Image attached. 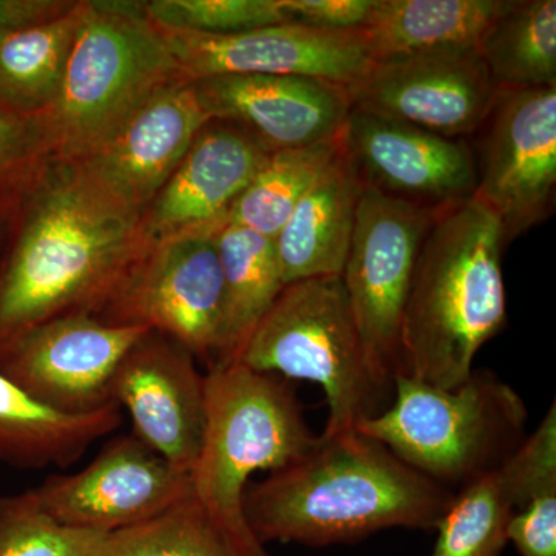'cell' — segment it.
<instances>
[{"label":"cell","instance_id":"6da1fadb","mask_svg":"<svg viewBox=\"0 0 556 556\" xmlns=\"http://www.w3.org/2000/svg\"><path fill=\"white\" fill-rule=\"evenodd\" d=\"M148 244L76 160L49 156L14 197L0 248V354L54 318L97 317Z\"/></svg>","mask_w":556,"mask_h":556},{"label":"cell","instance_id":"7a4b0ae2","mask_svg":"<svg viewBox=\"0 0 556 556\" xmlns=\"http://www.w3.org/2000/svg\"><path fill=\"white\" fill-rule=\"evenodd\" d=\"M452 497V490L417 473L386 445L351 430L318 434L305 456L249 484L243 511L265 546L320 547L396 527L437 529Z\"/></svg>","mask_w":556,"mask_h":556},{"label":"cell","instance_id":"3957f363","mask_svg":"<svg viewBox=\"0 0 556 556\" xmlns=\"http://www.w3.org/2000/svg\"><path fill=\"white\" fill-rule=\"evenodd\" d=\"M503 232L477 200L445 208L417 257L401 327L397 375L445 388L475 371V358L506 325Z\"/></svg>","mask_w":556,"mask_h":556},{"label":"cell","instance_id":"277c9868","mask_svg":"<svg viewBox=\"0 0 556 556\" xmlns=\"http://www.w3.org/2000/svg\"><path fill=\"white\" fill-rule=\"evenodd\" d=\"M181 80L189 79L142 2L87 0L60 93L40 115L51 156L83 159Z\"/></svg>","mask_w":556,"mask_h":556},{"label":"cell","instance_id":"5b68a950","mask_svg":"<svg viewBox=\"0 0 556 556\" xmlns=\"http://www.w3.org/2000/svg\"><path fill=\"white\" fill-rule=\"evenodd\" d=\"M237 362L318 383L328 405L321 437L356 430L362 420L380 415L393 390V379L369 356L342 277L285 285Z\"/></svg>","mask_w":556,"mask_h":556},{"label":"cell","instance_id":"8992f818","mask_svg":"<svg viewBox=\"0 0 556 556\" xmlns=\"http://www.w3.org/2000/svg\"><path fill=\"white\" fill-rule=\"evenodd\" d=\"M393 391V404L356 431L445 489L459 490L501 466L526 439V402L485 369L475 368L452 390L396 375Z\"/></svg>","mask_w":556,"mask_h":556},{"label":"cell","instance_id":"52a82bcc","mask_svg":"<svg viewBox=\"0 0 556 556\" xmlns=\"http://www.w3.org/2000/svg\"><path fill=\"white\" fill-rule=\"evenodd\" d=\"M317 439L288 379L241 362L212 365L204 375L203 441L190 473L193 495L219 517L248 525L249 479L295 463Z\"/></svg>","mask_w":556,"mask_h":556},{"label":"cell","instance_id":"ba28073f","mask_svg":"<svg viewBox=\"0 0 556 556\" xmlns=\"http://www.w3.org/2000/svg\"><path fill=\"white\" fill-rule=\"evenodd\" d=\"M97 317L104 324L167 336L211 367L223 321L215 233H186L148 244Z\"/></svg>","mask_w":556,"mask_h":556},{"label":"cell","instance_id":"9c48e42d","mask_svg":"<svg viewBox=\"0 0 556 556\" xmlns=\"http://www.w3.org/2000/svg\"><path fill=\"white\" fill-rule=\"evenodd\" d=\"M445 208L362 189L342 280L358 331L380 371L401 369V327L420 248Z\"/></svg>","mask_w":556,"mask_h":556},{"label":"cell","instance_id":"30bf717a","mask_svg":"<svg viewBox=\"0 0 556 556\" xmlns=\"http://www.w3.org/2000/svg\"><path fill=\"white\" fill-rule=\"evenodd\" d=\"M473 137V199L495 217L504 244L511 243L554 207L556 87L497 91Z\"/></svg>","mask_w":556,"mask_h":556},{"label":"cell","instance_id":"8fae6325","mask_svg":"<svg viewBox=\"0 0 556 556\" xmlns=\"http://www.w3.org/2000/svg\"><path fill=\"white\" fill-rule=\"evenodd\" d=\"M346 91L351 109L452 139L473 137L497 94L478 47L376 61Z\"/></svg>","mask_w":556,"mask_h":556},{"label":"cell","instance_id":"7c38bea8","mask_svg":"<svg viewBox=\"0 0 556 556\" xmlns=\"http://www.w3.org/2000/svg\"><path fill=\"white\" fill-rule=\"evenodd\" d=\"M31 492L61 525L115 533L177 506L192 482L131 433L108 442L83 470L53 475Z\"/></svg>","mask_w":556,"mask_h":556},{"label":"cell","instance_id":"4fadbf2b","mask_svg":"<svg viewBox=\"0 0 556 556\" xmlns=\"http://www.w3.org/2000/svg\"><path fill=\"white\" fill-rule=\"evenodd\" d=\"M150 329L109 325L89 314L54 318L0 354V372L42 404L87 415L115 404L121 361Z\"/></svg>","mask_w":556,"mask_h":556},{"label":"cell","instance_id":"5bb4252c","mask_svg":"<svg viewBox=\"0 0 556 556\" xmlns=\"http://www.w3.org/2000/svg\"><path fill=\"white\" fill-rule=\"evenodd\" d=\"M160 30L189 80L219 75L303 76L348 87L375 64L361 30L299 24L219 36Z\"/></svg>","mask_w":556,"mask_h":556},{"label":"cell","instance_id":"9a60e30c","mask_svg":"<svg viewBox=\"0 0 556 556\" xmlns=\"http://www.w3.org/2000/svg\"><path fill=\"white\" fill-rule=\"evenodd\" d=\"M340 141L362 188L431 208L473 199L477 170L466 139L351 109Z\"/></svg>","mask_w":556,"mask_h":556},{"label":"cell","instance_id":"2e32d148","mask_svg":"<svg viewBox=\"0 0 556 556\" xmlns=\"http://www.w3.org/2000/svg\"><path fill=\"white\" fill-rule=\"evenodd\" d=\"M178 342L148 331L116 369L112 401L126 408L134 434L182 473H192L204 431V375Z\"/></svg>","mask_w":556,"mask_h":556},{"label":"cell","instance_id":"e0dca14e","mask_svg":"<svg viewBox=\"0 0 556 556\" xmlns=\"http://www.w3.org/2000/svg\"><path fill=\"white\" fill-rule=\"evenodd\" d=\"M208 121L195 83L181 80L76 161L113 200L141 217Z\"/></svg>","mask_w":556,"mask_h":556},{"label":"cell","instance_id":"ac0fdd59","mask_svg":"<svg viewBox=\"0 0 556 556\" xmlns=\"http://www.w3.org/2000/svg\"><path fill=\"white\" fill-rule=\"evenodd\" d=\"M270 153L240 127L208 121L166 185L142 211L139 232L144 243L217 232Z\"/></svg>","mask_w":556,"mask_h":556},{"label":"cell","instance_id":"d6986e66","mask_svg":"<svg viewBox=\"0 0 556 556\" xmlns=\"http://www.w3.org/2000/svg\"><path fill=\"white\" fill-rule=\"evenodd\" d=\"M193 83L211 119L240 127L269 152L339 138L351 112L346 87L324 79L219 75Z\"/></svg>","mask_w":556,"mask_h":556},{"label":"cell","instance_id":"ffe728a7","mask_svg":"<svg viewBox=\"0 0 556 556\" xmlns=\"http://www.w3.org/2000/svg\"><path fill=\"white\" fill-rule=\"evenodd\" d=\"M556 482V405L501 466L460 486L438 522L431 556H503L507 529L538 490Z\"/></svg>","mask_w":556,"mask_h":556},{"label":"cell","instance_id":"44dd1931","mask_svg":"<svg viewBox=\"0 0 556 556\" xmlns=\"http://www.w3.org/2000/svg\"><path fill=\"white\" fill-rule=\"evenodd\" d=\"M362 189L342 149L274 239L285 285L342 277Z\"/></svg>","mask_w":556,"mask_h":556},{"label":"cell","instance_id":"7402d4cb","mask_svg":"<svg viewBox=\"0 0 556 556\" xmlns=\"http://www.w3.org/2000/svg\"><path fill=\"white\" fill-rule=\"evenodd\" d=\"M116 404L68 415L42 404L0 372V460L16 467H68L121 426Z\"/></svg>","mask_w":556,"mask_h":556},{"label":"cell","instance_id":"603a6c76","mask_svg":"<svg viewBox=\"0 0 556 556\" xmlns=\"http://www.w3.org/2000/svg\"><path fill=\"white\" fill-rule=\"evenodd\" d=\"M510 0H376L358 28L376 61L445 47H478Z\"/></svg>","mask_w":556,"mask_h":556},{"label":"cell","instance_id":"cb8c5ba5","mask_svg":"<svg viewBox=\"0 0 556 556\" xmlns=\"http://www.w3.org/2000/svg\"><path fill=\"white\" fill-rule=\"evenodd\" d=\"M215 244L223 273V321L212 365L239 361L252 332L285 288L274 240L225 225L215 232Z\"/></svg>","mask_w":556,"mask_h":556},{"label":"cell","instance_id":"d4e9b609","mask_svg":"<svg viewBox=\"0 0 556 556\" xmlns=\"http://www.w3.org/2000/svg\"><path fill=\"white\" fill-rule=\"evenodd\" d=\"M87 0L56 20L0 35V105L42 115L60 93Z\"/></svg>","mask_w":556,"mask_h":556},{"label":"cell","instance_id":"484cf974","mask_svg":"<svg viewBox=\"0 0 556 556\" xmlns=\"http://www.w3.org/2000/svg\"><path fill=\"white\" fill-rule=\"evenodd\" d=\"M108 556H270L248 525L229 521L189 495L130 529L112 533Z\"/></svg>","mask_w":556,"mask_h":556},{"label":"cell","instance_id":"4316f807","mask_svg":"<svg viewBox=\"0 0 556 556\" xmlns=\"http://www.w3.org/2000/svg\"><path fill=\"white\" fill-rule=\"evenodd\" d=\"M478 51L497 91L556 87L555 0H510Z\"/></svg>","mask_w":556,"mask_h":556},{"label":"cell","instance_id":"83f0119b","mask_svg":"<svg viewBox=\"0 0 556 556\" xmlns=\"http://www.w3.org/2000/svg\"><path fill=\"white\" fill-rule=\"evenodd\" d=\"M340 137L306 148L277 150L230 208L226 225L274 240L303 197L339 159Z\"/></svg>","mask_w":556,"mask_h":556},{"label":"cell","instance_id":"f1b7e54d","mask_svg":"<svg viewBox=\"0 0 556 556\" xmlns=\"http://www.w3.org/2000/svg\"><path fill=\"white\" fill-rule=\"evenodd\" d=\"M112 533L50 517L31 490L0 500V556H108Z\"/></svg>","mask_w":556,"mask_h":556},{"label":"cell","instance_id":"f546056e","mask_svg":"<svg viewBox=\"0 0 556 556\" xmlns=\"http://www.w3.org/2000/svg\"><path fill=\"white\" fill-rule=\"evenodd\" d=\"M146 16L156 27L200 35H236L288 24L283 0H149Z\"/></svg>","mask_w":556,"mask_h":556},{"label":"cell","instance_id":"4dcf8cb0","mask_svg":"<svg viewBox=\"0 0 556 556\" xmlns=\"http://www.w3.org/2000/svg\"><path fill=\"white\" fill-rule=\"evenodd\" d=\"M49 156L40 115H22L0 105V200L13 197Z\"/></svg>","mask_w":556,"mask_h":556},{"label":"cell","instance_id":"1f68e13d","mask_svg":"<svg viewBox=\"0 0 556 556\" xmlns=\"http://www.w3.org/2000/svg\"><path fill=\"white\" fill-rule=\"evenodd\" d=\"M508 543L519 556H556V482L538 490L511 518Z\"/></svg>","mask_w":556,"mask_h":556},{"label":"cell","instance_id":"d6a6232c","mask_svg":"<svg viewBox=\"0 0 556 556\" xmlns=\"http://www.w3.org/2000/svg\"><path fill=\"white\" fill-rule=\"evenodd\" d=\"M376 0H283L288 24L320 30H358L371 17Z\"/></svg>","mask_w":556,"mask_h":556},{"label":"cell","instance_id":"836d02e7","mask_svg":"<svg viewBox=\"0 0 556 556\" xmlns=\"http://www.w3.org/2000/svg\"><path fill=\"white\" fill-rule=\"evenodd\" d=\"M78 0H0V35L56 20Z\"/></svg>","mask_w":556,"mask_h":556},{"label":"cell","instance_id":"e575fe53","mask_svg":"<svg viewBox=\"0 0 556 556\" xmlns=\"http://www.w3.org/2000/svg\"><path fill=\"white\" fill-rule=\"evenodd\" d=\"M20 190H17V192H20ZM17 192L14 193L13 197H10V199L0 200V248H2L3 239H5L11 206H13L14 197L17 195Z\"/></svg>","mask_w":556,"mask_h":556}]
</instances>
